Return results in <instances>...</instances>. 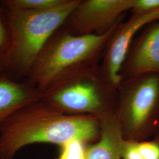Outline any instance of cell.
I'll list each match as a JSON object with an SVG mask.
<instances>
[{
  "mask_svg": "<svg viewBox=\"0 0 159 159\" xmlns=\"http://www.w3.org/2000/svg\"><path fill=\"white\" fill-rule=\"evenodd\" d=\"M37 89L10 80L0 79V127L19 110L41 100Z\"/></svg>",
  "mask_w": 159,
  "mask_h": 159,
  "instance_id": "10",
  "label": "cell"
},
{
  "mask_svg": "<svg viewBox=\"0 0 159 159\" xmlns=\"http://www.w3.org/2000/svg\"><path fill=\"white\" fill-rule=\"evenodd\" d=\"M100 135L99 119L91 116L59 113L39 101L17 111L0 127V159H14L23 148L35 143L59 146L73 140L87 144Z\"/></svg>",
  "mask_w": 159,
  "mask_h": 159,
  "instance_id": "1",
  "label": "cell"
},
{
  "mask_svg": "<svg viewBox=\"0 0 159 159\" xmlns=\"http://www.w3.org/2000/svg\"><path fill=\"white\" fill-rule=\"evenodd\" d=\"M159 74V20L148 24L132 41L120 71L121 81Z\"/></svg>",
  "mask_w": 159,
  "mask_h": 159,
  "instance_id": "8",
  "label": "cell"
},
{
  "mask_svg": "<svg viewBox=\"0 0 159 159\" xmlns=\"http://www.w3.org/2000/svg\"><path fill=\"white\" fill-rule=\"evenodd\" d=\"M100 135L96 142L87 146L86 159H122L123 137L118 120L114 114L99 119Z\"/></svg>",
  "mask_w": 159,
  "mask_h": 159,
  "instance_id": "9",
  "label": "cell"
},
{
  "mask_svg": "<svg viewBox=\"0 0 159 159\" xmlns=\"http://www.w3.org/2000/svg\"><path fill=\"white\" fill-rule=\"evenodd\" d=\"M41 93V101L59 113L99 119L114 113L117 91L102 77L98 66L67 76Z\"/></svg>",
  "mask_w": 159,
  "mask_h": 159,
  "instance_id": "4",
  "label": "cell"
},
{
  "mask_svg": "<svg viewBox=\"0 0 159 159\" xmlns=\"http://www.w3.org/2000/svg\"><path fill=\"white\" fill-rule=\"evenodd\" d=\"M6 39V31L3 25L0 21V47L3 45Z\"/></svg>",
  "mask_w": 159,
  "mask_h": 159,
  "instance_id": "15",
  "label": "cell"
},
{
  "mask_svg": "<svg viewBox=\"0 0 159 159\" xmlns=\"http://www.w3.org/2000/svg\"><path fill=\"white\" fill-rule=\"evenodd\" d=\"M65 0H7L2 1L9 10L43 11L56 8Z\"/></svg>",
  "mask_w": 159,
  "mask_h": 159,
  "instance_id": "12",
  "label": "cell"
},
{
  "mask_svg": "<svg viewBox=\"0 0 159 159\" xmlns=\"http://www.w3.org/2000/svg\"><path fill=\"white\" fill-rule=\"evenodd\" d=\"M159 10V0H134L132 14H146Z\"/></svg>",
  "mask_w": 159,
  "mask_h": 159,
  "instance_id": "14",
  "label": "cell"
},
{
  "mask_svg": "<svg viewBox=\"0 0 159 159\" xmlns=\"http://www.w3.org/2000/svg\"><path fill=\"white\" fill-rule=\"evenodd\" d=\"M159 20V10L146 14H132L125 23H120L109 41L99 70L102 77L114 89L118 90L121 82L120 69L132 41L138 31L148 24Z\"/></svg>",
  "mask_w": 159,
  "mask_h": 159,
  "instance_id": "7",
  "label": "cell"
},
{
  "mask_svg": "<svg viewBox=\"0 0 159 159\" xmlns=\"http://www.w3.org/2000/svg\"><path fill=\"white\" fill-rule=\"evenodd\" d=\"M80 0H65L43 10H10L11 42L6 63L21 73H30L48 41L63 26Z\"/></svg>",
  "mask_w": 159,
  "mask_h": 159,
  "instance_id": "3",
  "label": "cell"
},
{
  "mask_svg": "<svg viewBox=\"0 0 159 159\" xmlns=\"http://www.w3.org/2000/svg\"><path fill=\"white\" fill-rule=\"evenodd\" d=\"M120 24L105 34L87 35L71 34L61 26L48 41L30 71L35 88L43 92L67 76L98 67Z\"/></svg>",
  "mask_w": 159,
  "mask_h": 159,
  "instance_id": "2",
  "label": "cell"
},
{
  "mask_svg": "<svg viewBox=\"0 0 159 159\" xmlns=\"http://www.w3.org/2000/svg\"><path fill=\"white\" fill-rule=\"evenodd\" d=\"M87 143L73 140L60 146L57 159H86Z\"/></svg>",
  "mask_w": 159,
  "mask_h": 159,
  "instance_id": "13",
  "label": "cell"
},
{
  "mask_svg": "<svg viewBox=\"0 0 159 159\" xmlns=\"http://www.w3.org/2000/svg\"><path fill=\"white\" fill-rule=\"evenodd\" d=\"M114 114L127 140H147L159 131V74L123 80Z\"/></svg>",
  "mask_w": 159,
  "mask_h": 159,
  "instance_id": "5",
  "label": "cell"
},
{
  "mask_svg": "<svg viewBox=\"0 0 159 159\" xmlns=\"http://www.w3.org/2000/svg\"><path fill=\"white\" fill-rule=\"evenodd\" d=\"M4 65H5L4 63L0 62V74L2 72V71L3 70V69L4 68Z\"/></svg>",
  "mask_w": 159,
  "mask_h": 159,
  "instance_id": "16",
  "label": "cell"
},
{
  "mask_svg": "<svg viewBox=\"0 0 159 159\" xmlns=\"http://www.w3.org/2000/svg\"><path fill=\"white\" fill-rule=\"evenodd\" d=\"M134 0H80L63 26L76 35H102L123 22Z\"/></svg>",
  "mask_w": 159,
  "mask_h": 159,
  "instance_id": "6",
  "label": "cell"
},
{
  "mask_svg": "<svg viewBox=\"0 0 159 159\" xmlns=\"http://www.w3.org/2000/svg\"><path fill=\"white\" fill-rule=\"evenodd\" d=\"M152 140L132 141L128 149V159H159V131Z\"/></svg>",
  "mask_w": 159,
  "mask_h": 159,
  "instance_id": "11",
  "label": "cell"
}]
</instances>
